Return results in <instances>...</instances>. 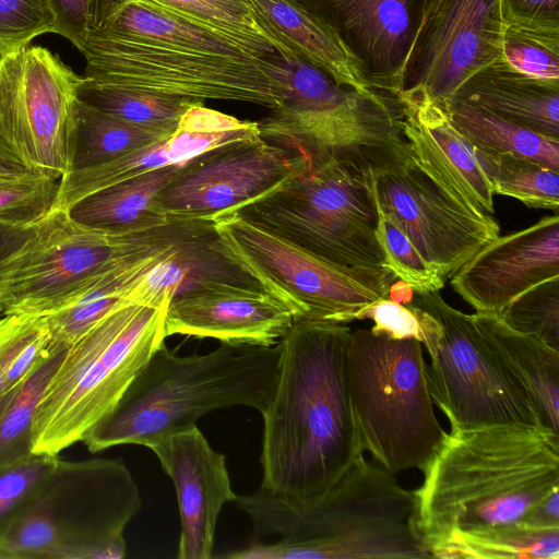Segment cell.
Wrapping results in <instances>:
<instances>
[{"instance_id": "obj_1", "label": "cell", "mask_w": 559, "mask_h": 559, "mask_svg": "<svg viewBox=\"0 0 559 559\" xmlns=\"http://www.w3.org/2000/svg\"><path fill=\"white\" fill-rule=\"evenodd\" d=\"M352 329L299 320L280 356L263 418L260 490L296 506L319 500L360 456L347 380Z\"/></svg>"}, {"instance_id": "obj_2", "label": "cell", "mask_w": 559, "mask_h": 559, "mask_svg": "<svg viewBox=\"0 0 559 559\" xmlns=\"http://www.w3.org/2000/svg\"><path fill=\"white\" fill-rule=\"evenodd\" d=\"M254 540L235 559H427L414 491L378 463L358 457L316 502L296 506L262 490L234 501Z\"/></svg>"}, {"instance_id": "obj_3", "label": "cell", "mask_w": 559, "mask_h": 559, "mask_svg": "<svg viewBox=\"0 0 559 559\" xmlns=\"http://www.w3.org/2000/svg\"><path fill=\"white\" fill-rule=\"evenodd\" d=\"M423 474L414 492L431 552L455 534L521 522L559 489V443L521 427L450 431Z\"/></svg>"}, {"instance_id": "obj_4", "label": "cell", "mask_w": 559, "mask_h": 559, "mask_svg": "<svg viewBox=\"0 0 559 559\" xmlns=\"http://www.w3.org/2000/svg\"><path fill=\"white\" fill-rule=\"evenodd\" d=\"M278 356V344L221 342L207 354L180 356L163 343L82 442L92 453L122 444L150 448L214 411L246 406L261 414L273 392Z\"/></svg>"}, {"instance_id": "obj_5", "label": "cell", "mask_w": 559, "mask_h": 559, "mask_svg": "<svg viewBox=\"0 0 559 559\" xmlns=\"http://www.w3.org/2000/svg\"><path fill=\"white\" fill-rule=\"evenodd\" d=\"M141 507L136 481L122 460L58 457L1 534V557L122 559L124 530Z\"/></svg>"}, {"instance_id": "obj_6", "label": "cell", "mask_w": 559, "mask_h": 559, "mask_svg": "<svg viewBox=\"0 0 559 559\" xmlns=\"http://www.w3.org/2000/svg\"><path fill=\"white\" fill-rule=\"evenodd\" d=\"M167 307L126 304L67 348L36 406L32 453L59 455L114 409L165 343Z\"/></svg>"}, {"instance_id": "obj_7", "label": "cell", "mask_w": 559, "mask_h": 559, "mask_svg": "<svg viewBox=\"0 0 559 559\" xmlns=\"http://www.w3.org/2000/svg\"><path fill=\"white\" fill-rule=\"evenodd\" d=\"M281 108L259 122L261 136L309 157L330 156L353 171H377L406 150L396 97L338 85L292 51L275 53Z\"/></svg>"}, {"instance_id": "obj_8", "label": "cell", "mask_w": 559, "mask_h": 559, "mask_svg": "<svg viewBox=\"0 0 559 559\" xmlns=\"http://www.w3.org/2000/svg\"><path fill=\"white\" fill-rule=\"evenodd\" d=\"M347 380L361 449L393 474L424 473L448 432L433 412L423 344L352 330Z\"/></svg>"}, {"instance_id": "obj_9", "label": "cell", "mask_w": 559, "mask_h": 559, "mask_svg": "<svg viewBox=\"0 0 559 559\" xmlns=\"http://www.w3.org/2000/svg\"><path fill=\"white\" fill-rule=\"evenodd\" d=\"M307 157L278 189L234 212L331 262L389 270L366 174L330 156Z\"/></svg>"}, {"instance_id": "obj_10", "label": "cell", "mask_w": 559, "mask_h": 559, "mask_svg": "<svg viewBox=\"0 0 559 559\" xmlns=\"http://www.w3.org/2000/svg\"><path fill=\"white\" fill-rule=\"evenodd\" d=\"M80 51L86 60L84 76L97 84L203 103L245 102L272 111L283 104L274 55L235 58L92 33Z\"/></svg>"}, {"instance_id": "obj_11", "label": "cell", "mask_w": 559, "mask_h": 559, "mask_svg": "<svg viewBox=\"0 0 559 559\" xmlns=\"http://www.w3.org/2000/svg\"><path fill=\"white\" fill-rule=\"evenodd\" d=\"M182 223L118 235L51 209L0 259V314L46 316L108 269L171 235Z\"/></svg>"}, {"instance_id": "obj_12", "label": "cell", "mask_w": 559, "mask_h": 559, "mask_svg": "<svg viewBox=\"0 0 559 559\" xmlns=\"http://www.w3.org/2000/svg\"><path fill=\"white\" fill-rule=\"evenodd\" d=\"M406 305L418 317L430 356V396L448 417L451 432L487 427L542 431L532 403L498 366L473 314L453 308L438 292L414 293Z\"/></svg>"}, {"instance_id": "obj_13", "label": "cell", "mask_w": 559, "mask_h": 559, "mask_svg": "<svg viewBox=\"0 0 559 559\" xmlns=\"http://www.w3.org/2000/svg\"><path fill=\"white\" fill-rule=\"evenodd\" d=\"M213 228L226 252L295 321H354L362 308L389 297L390 270L350 267L320 258L238 212L219 215Z\"/></svg>"}, {"instance_id": "obj_14", "label": "cell", "mask_w": 559, "mask_h": 559, "mask_svg": "<svg viewBox=\"0 0 559 559\" xmlns=\"http://www.w3.org/2000/svg\"><path fill=\"white\" fill-rule=\"evenodd\" d=\"M82 82L45 47L0 59V135L29 171L53 180L72 171Z\"/></svg>"}, {"instance_id": "obj_15", "label": "cell", "mask_w": 559, "mask_h": 559, "mask_svg": "<svg viewBox=\"0 0 559 559\" xmlns=\"http://www.w3.org/2000/svg\"><path fill=\"white\" fill-rule=\"evenodd\" d=\"M366 176L377 205L443 280L499 236L497 221L457 197L408 144L396 162Z\"/></svg>"}, {"instance_id": "obj_16", "label": "cell", "mask_w": 559, "mask_h": 559, "mask_svg": "<svg viewBox=\"0 0 559 559\" xmlns=\"http://www.w3.org/2000/svg\"><path fill=\"white\" fill-rule=\"evenodd\" d=\"M508 0H419L403 71L443 106L476 72L503 60Z\"/></svg>"}, {"instance_id": "obj_17", "label": "cell", "mask_w": 559, "mask_h": 559, "mask_svg": "<svg viewBox=\"0 0 559 559\" xmlns=\"http://www.w3.org/2000/svg\"><path fill=\"white\" fill-rule=\"evenodd\" d=\"M308 157L262 136L233 142L190 162L160 193L168 221H213L278 189Z\"/></svg>"}, {"instance_id": "obj_18", "label": "cell", "mask_w": 559, "mask_h": 559, "mask_svg": "<svg viewBox=\"0 0 559 559\" xmlns=\"http://www.w3.org/2000/svg\"><path fill=\"white\" fill-rule=\"evenodd\" d=\"M259 136V122L240 120L197 103L166 138L108 163L72 170L61 178L52 209L69 211L87 195L117 182L158 168L186 165L213 148Z\"/></svg>"}, {"instance_id": "obj_19", "label": "cell", "mask_w": 559, "mask_h": 559, "mask_svg": "<svg viewBox=\"0 0 559 559\" xmlns=\"http://www.w3.org/2000/svg\"><path fill=\"white\" fill-rule=\"evenodd\" d=\"M559 276V216L498 236L452 276V288L476 312L499 313L528 288Z\"/></svg>"}, {"instance_id": "obj_20", "label": "cell", "mask_w": 559, "mask_h": 559, "mask_svg": "<svg viewBox=\"0 0 559 559\" xmlns=\"http://www.w3.org/2000/svg\"><path fill=\"white\" fill-rule=\"evenodd\" d=\"M148 449L175 486L181 523L177 558H212L218 515L237 497L225 455L210 445L197 426L169 435Z\"/></svg>"}, {"instance_id": "obj_21", "label": "cell", "mask_w": 559, "mask_h": 559, "mask_svg": "<svg viewBox=\"0 0 559 559\" xmlns=\"http://www.w3.org/2000/svg\"><path fill=\"white\" fill-rule=\"evenodd\" d=\"M333 26L364 61L374 90H403L419 0H295Z\"/></svg>"}, {"instance_id": "obj_22", "label": "cell", "mask_w": 559, "mask_h": 559, "mask_svg": "<svg viewBox=\"0 0 559 559\" xmlns=\"http://www.w3.org/2000/svg\"><path fill=\"white\" fill-rule=\"evenodd\" d=\"M396 99L402 130L416 157L457 197L479 212L493 214V189L476 150L455 129L447 108L418 86Z\"/></svg>"}, {"instance_id": "obj_23", "label": "cell", "mask_w": 559, "mask_h": 559, "mask_svg": "<svg viewBox=\"0 0 559 559\" xmlns=\"http://www.w3.org/2000/svg\"><path fill=\"white\" fill-rule=\"evenodd\" d=\"M292 312L263 289H218L169 302L165 335L274 346L288 332Z\"/></svg>"}, {"instance_id": "obj_24", "label": "cell", "mask_w": 559, "mask_h": 559, "mask_svg": "<svg viewBox=\"0 0 559 559\" xmlns=\"http://www.w3.org/2000/svg\"><path fill=\"white\" fill-rule=\"evenodd\" d=\"M218 289L263 288L223 248L213 221H204L130 289L126 300L158 308L175 299Z\"/></svg>"}, {"instance_id": "obj_25", "label": "cell", "mask_w": 559, "mask_h": 559, "mask_svg": "<svg viewBox=\"0 0 559 559\" xmlns=\"http://www.w3.org/2000/svg\"><path fill=\"white\" fill-rule=\"evenodd\" d=\"M261 25L293 53L325 72L338 85L374 90L360 57L326 21L295 0H247Z\"/></svg>"}, {"instance_id": "obj_26", "label": "cell", "mask_w": 559, "mask_h": 559, "mask_svg": "<svg viewBox=\"0 0 559 559\" xmlns=\"http://www.w3.org/2000/svg\"><path fill=\"white\" fill-rule=\"evenodd\" d=\"M473 318L498 366L532 403L542 431L559 443V352L509 328L497 313Z\"/></svg>"}, {"instance_id": "obj_27", "label": "cell", "mask_w": 559, "mask_h": 559, "mask_svg": "<svg viewBox=\"0 0 559 559\" xmlns=\"http://www.w3.org/2000/svg\"><path fill=\"white\" fill-rule=\"evenodd\" d=\"M451 103L478 108L559 139V81L530 76L504 59L472 75Z\"/></svg>"}, {"instance_id": "obj_28", "label": "cell", "mask_w": 559, "mask_h": 559, "mask_svg": "<svg viewBox=\"0 0 559 559\" xmlns=\"http://www.w3.org/2000/svg\"><path fill=\"white\" fill-rule=\"evenodd\" d=\"M88 33L142 39L235 58L258 57L223 36L170 14L146 0H91Z\"/></svg>"}, {"instance_id": "obj_29", "label": "cell", "mask_w": 559, "mask_h": 559, "mask_svg": "<svg viewBox=\"0 0 559 559\" xmlns=\"http://www.w3.org/2000/svg\"><path fill=\"white\" fill-rule=\"evenodd\" d=\"M183 166H167L117 182L82 199L68 212L80 224L118 235L163 226L170 221L159 195Z\"/></svg>"}, {"instance_id": "obj_30", "label": "cell", "mask_w": 559, "mask_h": 559, "mask_svg": "<svg viewBox=\"0 0 559 559\" xmlns=\"http://www.w3.org/2000/svg\"><path fill=\"white\" fill-rule=\"evenodd\" d=\"M444 107L455 129L476 151L513 153L559 171V139L460 103Z\"/></svg>"}, {"instance_id": "obj_31", "label": "cell", "mask_w": 559, "mask_h": 559, "mask_svg": "<svg viewBox=\"0 0 559 559\" xmlns=\"http://www.w3.org/2000/svg\"><path fill=\"white\" fill-rule=\"evenodd\" d=\"M432 558L559 559V527L521 523L455 534L431 550Z\"/></svg>"}, {"instance_id": "obj_32", "label": "cell", "mask_w": 559, "mask_h": 559, "mask_svg": "<svg viewBox=\"0 0 559 559\" xmlns=\"http://www.w3.org/2000/svg\"><path fill=\"white\" fill-rule=\"evenodd\" d=\"M169 134L127 122L79 98L72 170L108 163Z\"/></svg>"}, {"instance_id": "obj_33", "label": "cell", "mask_w": 559, "mask_h": 559, "mask_svg": "<svg viewBox=\"0 0 559 559\" xmlns=\"http://www.w3.org/2000/svg\"><path fill=\"white\" fill-rule=\"evenodd\" d=\"M79 98L135 126L171 133L193 99L94 83L83 75Z\"/></svg>"}, {"instance_id": "obj_34", "label": "cell", "mask_w": 559, "mask_h": 559, "mask_svg": "<svg viewBox=\"0 0 559 559\" xmlns=\"http://www.w3.org/2000/svg\"><path fill=\"white\" fill-rule=\"evenodd\" d=\"M66 350L67 347L53 350L25 379L0 396V464L32 453L36 406Z\"/></svg>"}, {"instance_id": "obj_35", "label": "cell", "mask_w": 559, "mask_h": 559, "mask_svg": "<svg viewBox=\"0 0 559 559\" xmlns=\"http://www.w3.org/2000/svg\"><path fill=\"white\" fill-rule=\"evenodd\" d=\"M476 152L493 193L514 198L530 207L558 213V171L513 153Z\"/></svg>"}, {"instance_id": "obj_36", "label": "cell", "mask_w": 559, "mask_h": 559, "mask_svg": "<svg viewBox=\"0 0 559 559\" xmlns=\"http://www.w3.org/2000/svg\"><path fill=\"white\" fill-rule=\"evenodd\" d=\"M503 58L530 76L559 81V20L510 16Z\"/></svg>"}, {"instance_id": "obj_37", "label": "cell", "mask_w": 559, "mask_h": 559, "mask_svg": "<svg viewBox=\"0 0 559 559\" xmlns=\"http://www.w3.org/2000/svg\"><path fill=\"white\" fill-rule=\"evenodd\" d=\"M56 349L45 316L0 314V369L8 390Z\"/></svg>"}, {"instance_id": "obj_38", "label": "cell", "mask_w": 559, "mask_h": 559, "mask_svg": "<svg viewBox=\"0 0 559 559\" xmlns=\"http://www.w3.org/2000/svg\"><path fill=\"white\" fill-rule=\"evenodd\" d=\"M497 314L514 331L559 352V276L528 288Z\"/></svg>"}, {"instance_id": "obj_39", "label": "cell", "mask_w": 559, "mask_h": 559, "mask_svg": "<svg viewBox=\"0 0 559 559\" xmlns=\"http://www.w3.org/2000/svg\"><path fill=\"white\" fill-rule=\"evenodd\" d=\"M377 210V237L389 270L414 293L439 292L443 288L444 280L425 261L406 234L378 205Z\"/></svg>"}, {"instance_id": "obj_40", "label": "cell", "mask_w": 559, "mask_h": 559, "mask_svg": "<svg viewBox=\"0 0 559 559\" xmlns=\"http://www.w3.org/2000/svg\"><path fill=\"white\" fill-rule=\"evenodd\" d=\"M156 7L206 28L243 47L254 56L269 58L277 52L276 45L234 17L212 8L201 0H146Z\"/></svg>"}, {"instance_id": "obj_41", "label": "cell", "mask_w": 559, "mask_h": 559, "mask_svg": "<svg viewBox=\"0 0 559 559\" xmlns=\"http://www.w3.org/2000/svg\"><path fill=\"white\" fill-rule=\"evenodd\" d=\"M58 457L29 453L0 464V536L53 468Z\"/></svg>"}, {"instance_id": "obj_42", "label": "cell", "mask_w": 559, "mask_h": 559, "mask_svg": "<svg viewBox=\"0 0 559 559\" xmlns=\"http://www.w3.org/2000/svg\"><path fill=\"white\" fill-rule=\"evenodd\" d=\"M45 33H55V23L43 0H0V59Z\"/></svg>"}, {"instance_id": "obj_43", "label": "cell", "mask_w": 559, "mask_h": 559, "mask_svg": "<svg viewBox=\"0 0 559 559\" xmlns=\"http://www.w3.org/2000/svg\"><path fill=\"white\" fill-rule=\"evenodd\" d=\"M370 319L371 332L392 338H415L421 344L424 333L415 311L407 305L382 298L354 314V320Z\"/></svg>"}, {"instance_id": "obj_44", "label": "cell", "mask_w": 559, "mask_h": 559, "mask_svg": "<svg viewBox=\"0 0 559 559\" xmlns=\"http://www.w3.org/2000/svg\"><path fill=\"white\" fill-rule=\"evenodd\" d=\"M55 23V34L71 41L79 50L88 34L91 0H43Z\"/></svg>"}, {"instance_id": "obj_45", "label": "cell", "mask_w": 559, "mask_h": 559, "mask_svg": "<svg viewBox=\"0 0 559 559\" xmlns=\"http://www.w3.org/2000/svg\"><path fill=\"white\" fill-rule=\"evenodd\" d=\"M214 9L222 11L223 13L234 17L253 33L270 39L276 45L277 53H286L290 51L285 45L274 39L267 34L261 25L257 22L251 8L247 0H201Z\"/></svg>"}, {"instance_id": "obj_46", "label": "cell", "mask_w": 559, "mask_h": 559, "mask_svg": "<svg viewBox=\"0 0 559 559\" xmlns=\"http://www.w3.org/2000/svg\"><path fill=\"white\" fill-rule=\"evenodd\" d=\"M519 523L532 528L559 527L558 489L543 498L533 508H531Z\"/></svg>"}, {"instance_id": "obj_47", "label": "cell", "mask_w": 559, "mask_h": 559, "mask_svg": "<svg viewBox=\"0 0 559 559\" xmlns=\"http://www.w3.org/2000/svg\"><path fill=\"white\" fill-rule=\"evenodd\" d=\"M509 17L559 20V0H508Z\"/></svg>"}, {"instance_id": "obj_48", "label": "cell", "mask_w": 559, "mask_h": 559, "mask_svg": "<svg viewBox=\"0 0 559 559\" xmlns=\"http://www.w3.org/2000/svg\"><path fill=\"white\" fill-rule=\"evenodd\" d=\"M29 174L20 160L12 154L7 144H0V181L20 179Z\"/></svg>"}, {"instance_id": "obj_49", "label": "cell", "mask_w": 559, "mask_h": 559, "mask_svg": "<svg viewBox=\"0 0 559 559\" xmlns=\"http://www.w3.org/2000/svg\"><path fill=\"white\" fill-rule=\"evenodd\" d=\"M29 227L0 223V248L16 247L25 238Z\"/></svg>"}, {"instance_id": "obj_50", "label": "cell", "mask_w": 559, "mask_h": 559, "mask_svg": "<svg viewBox=\"0 0 559 559\" xmlns=\"http://www.w3.org/2000/svg\"><path fill=\"white\" fill-rule=\"evenodd\" d=\"M413 295V289L401 280L390 286L389 297L396 302L406 305L412 300Z\"/></svg>"}, {"instance_id": "obj_51", "label": "cell", "mask_w": 559, "mask_h": 559, "mask_svg": "<svg viewBox=\"0 0 559 559\" xmlns=\"http://www.w3.org/2000/svg\"><path fill=\"white\" fill-rule=\"evenodd\" d=\"M7 385H5V381H4V378H3V374L1 372V369H0V396L7 391Z\"/></svg>"}, {"instance_id": "obj_52", "label": "cell", "mask_w": 559, "mask_h": 559, "mask_svg": "<svg viewBox=\"0 0 559 559\" xmlns=\"http://www.w3.org/2000/svg\"><path fill=\"white\" fill-rule=\"evenodd\" d=\"M0 144H5L4 141L2 140L1 135H0Z\"/></svg>"}]
</instances>
